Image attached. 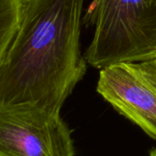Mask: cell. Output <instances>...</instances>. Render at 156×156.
Wrapping results in <instances>:
<instances>
[{"label":"cell","instance_id":"1","mask_svg":"<svg viewBox=\"0 0 156 156\" xmlns=\"http://www.w3.org/2000/svg\"><path fill=\"white\" fill-rule=\"evenodd\" d=\"M84 0H26L0 66V103H31L60 113L87 71L80 50Z\"/></svg>","mask_w":156,"mask_h":156},{"label":"cell","instance_id":"2","mask_svg":"<svg viewBox=\"0 0 156 156\" xmlns=\"http://www.w3.org/2000/svg\"><path fill=\"white\" fill-rule=\"evenodd\" d=\"M82 24L94 27L84 54L93 68L156 57V0H93Z\"/></svg>","mask_w":156,"mask_h":156},{"label":"cell","instance_id":"3","mask_svg":"<svg viewBox=\"0 0 156 156\" xmlns=\"http://www.w3.org/2000/svg\"><path fill=\"white\" fill-rule=\"evenodd\" d=\"M0 156H75L60 113L31 103H0Z\"/></svg>","mask_w":156,"mask_h":156},{"label":"cell","instance_id":"4","mask_svg":"<svg viewBox=\"0 0 156 156\" xmlns=\"http://www.w3.org/2000/svg\"><path fill=\"white\" fill-rule=\"evenodd\" d=\"M97 91L156 140V66L152 61L122 62L101 69Z\"/></svg>","mask_w":156,"mask_h":156},{"label":"cell","instance_id":"5","mask_svg":"<svg viewBox=\"0 0 156 156\" xmlns=\"http://www.w3.org/2000/svg\"><path fill=\"white\" fill-rule=\"evenodd\" d=\"M26 0H0V66L17 32Z\"/></svg>","mask_w":156,"mask_h":156},{"label":"cell","instance_id":"6","mask_svg":"<svg viewBox=\"0 0 156 156\" xmlns=\"http://www.w3.org/2000/svg\"><path fill=\"white\" fill-rule=\"evenodd\" d=\"M149 156H156V148H153V149L150 151Z\"/></svg>","mask_w":156,"mask_h":156},{"label":"cell","instance_id":"7","mask_svg":"<svg viewBox=\"0 0 156 156\" xmlns=\"http://www.w3.org/2000/svg\"><path fill=\"white\" fill-rule=\"evenodd\" d=\"M150 61H152V62H153V63H154V64L156 66V57L154 58V59H152V60H150Z\"/></svg>","mask_w":156,"mask_h":156}]
</instances>
